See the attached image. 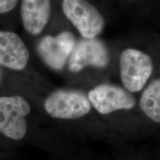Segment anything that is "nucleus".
Returning a JSON list of instances; mask_svg holds the SVG:
<instances>
[{
	"label": "nucleus",
	"mask_w": 160,
	"mask_h": 160,
	"mask_svg": "<svg viewBox=\"0 0 160 160\" xmlns=\"http://www.w3.org/2000/svg\"><path fill=\"white\" fill-rule=\"evenodd\" d=\"M120 78L126 91L139 92L145 87L153 72V61L144 52L126 48L119 57Z\"/></svg>",
	"instance_id": "f257e3e1"
},
{
	"label": "nucleus",
	"mask_w": 160,
	"mask_h": 160,
	"mask_svg": "<svg viewBox=\"0 0 160 160\" xmlns=\"http://www.w3.org/2000/svg\"><path fill=\"white\" fill-rule=\"evenodd\" d=\"M29 60V51L23 40L14 32L0 31V65L22 71Z\"/></svg>",
	"instance_id": "6e6552de"
},
{
	"label": "nucleus",
	"mask_w": 160,
	"mask_h": 160,
	"mask_svg": "<svg viewBox=\"0 0 160 160\" xmlns=\"http://www.w3.org/2000/svg\"><path fill=\"white\" fill-rule=\"evenodd\" d=\"M45 111L51 117L76 119L85 116L91 110L88 98L73 90H58L51 93L44 102Z\"/></svg>",
	"instance_id": "20e7f679"
},
{
	"label": "nucleus",
	"mask_w": 160,
	"mask_h": 160,
	"mask_svg": "<svg viewBox=\"0 0 160 160\" xmlns=\"http://www.w3.org/2000/svg\"><path fill=\"white\" fill-rule=\"evenodd\" d=\"M90 103L101 114H109L120 110L135 107V98L123 88L111 84H102L88 93Z\"/></svg>",
	"instance_id": "39448f33"
},
{
	"label": "nucleus",
	"mask_w": 160,
	"mask_h": 160,
	"mask_svg": "<svg viewBox=\"0 0 160 160\" xmlns=\"http://www.w3.org/2000/svg\"><path fill=\"white\" fill-rule=\"evenodd\" d=\"M76 39L69 31L57 36L44 37L37 45V52L42 60L51 68L59 71L65 67L74 49Z\"/></svg>",
	"instance_id": "423d86ee"
},
{
	"label": "nucleus",
	"mask_w": 160,
	"mask_h": 160,
	"mask_svg": "<svg viewBox=\"0 0 160 160\" xmlns=\"http://www.w3.org/2000/svg\"><path fill=\"white\" fill-rule=\"evenodd\" d=\"M31 110L22 97H0V133L13 140L23 139L28 129L25 118Z\"/></svg>",
	"instance_id": "7ed1b4c3"
},
{
	"label": "nucleus",
	"mask_w": 160,
	"mask_h": 160,
	"mask_svg": "<svg viewBox=\"0 0 160 160\" xmlns=\"http://www.w3.org/2000/svg\"><path fill=\"white\" fill-rule=\"evenodd\" d=\"M110 61L106 45L97 39H83L76 44L68 59V68L78 73L88 66L105 68Z\"/></svg>",
	"instance_id": "0eeeda50"
},
{
	"label": "nucleus",
	"mask_w": 160,
	"mask_h": 160,
	"mask_svg": "<svg viewBox=\"0 0 160 160\" xmlns=\"http://www.w3.org/2000/svg\"><path fill=\"white\" fill-rule=\"evenodd\" d=\"M62 8L67 19L84 39H95L103 31L105 22L98 9L84 0H65Z\"/></svg>",
	"instance_id": "f03ea898"
},
{
	"label": "nucleus",
	"mask_w": 160,
	"mask_h": 160,
	"mask_svg": "<svg viewBox=\"0 0 160 160\" xmlns=\"http://www.w3.org/2000/svg\"><path fill=\"white\" fill-rule=\"evenodd\" d=\"M139 106L150 119L160 123V78L146 88L140 98Z\"/></svg>",
	"instance_id": "9d476101"
},
{
	"label": "nucleus",
	"mask_w": 160,
	"mask_h": 160,
	"mask_svg": "<svg viewBox=\"0 0 160 160\" xmlns=\"http://www.w3.org/2000/svg\"><path fill=\"white\" fill-rule=\"evenodd\" d=\"M2 77H3L2 71V70L0 69V84H1L2 81Z\"/></svg>",
	"instance_id": "f8f14e48"
},
{
	"label": "nucleus",
	"mask_w": 160,
	"mask_h": 160,
	"mask_svg": "<svg viewBox=\"0 0 160 160\" xmlns=\"http://www.w3.org/2000/svg\"><path fill=\"white\" fill-rule=\"evenodd\" d=\"M17 4L18 1L16 0H0V14L12 11Z\"/></svg>",
	"instance_id": "9b49d317"
},
{
	"label": "nucleus",
	"mask_w": 160,
	"mask_h": 160,
	"mask_svg": "<svg viewBox=\"0 0 160 160\" xmlns=\"http://www.w3.org/2000/svg\"><path fill=\"white\" fill-rule=\"evenodd\" d=\"M51 4L48 0H24L21 3V17L25 29L31 35L43 31L51 16Z\"/></svg>",
	"instance_id": "1a4fd4ad"
}]
</instances>
